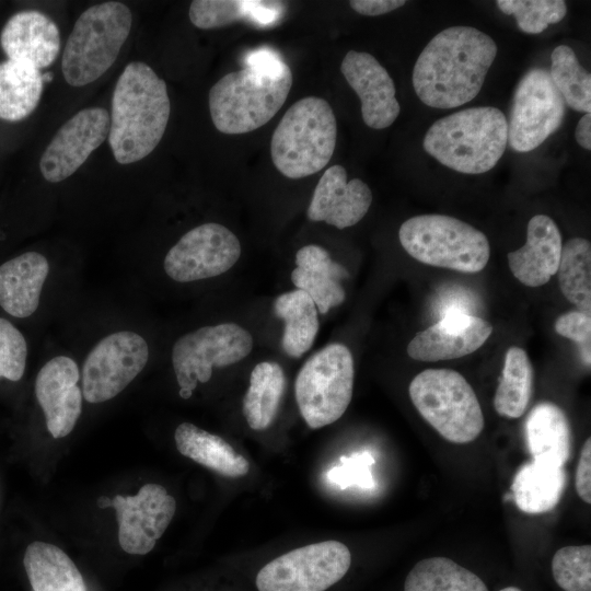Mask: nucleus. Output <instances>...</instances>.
<instances>
[{
  "label": "nucleus",
  "mask_w": 591,
  "mask_h": 591,
  "mask_svg": "<svg viewBox=\"0 0 591 591\" xmlns=\"http://www.w3.org/2000/svg\"><path fill=\"white\" fill-rule=\"evenodd\" d=\"M567 483L564 466L532 461L523 464L513 478L511 497L517 507L530 514L554 509Z\"/></svg>",
  "instance_id": "bb28decb"
},
{
  "label": "nucleus",
  "mask_w": 591,
  "mask_h": 591,
  "mask_svg": "<svg viewBox=\"0 0 591 591\" xmlns=\"http://www.w3.org/2000/svg\"><path fill=\"white\" fill-rule=\"evenodd\" d=\"M576 490L588 505L591 503V439L588 438L580 451L576 471Z\"/></svg>",
  "instance_id": "79ce46f5"
},
{
  "label": "nucleus",
  "mask_w": 591,
  "mask_h": 591,
  "mask_svg": "<svg viewBox=\"0 0 591 591\" xmlns=\"http://www.w3.org/2000/svg\"><path fill=\"white\" fill-rule=\"evenodd\" d=\"M285 387L286 376L279 363L263 361L254 367L243 397V415L253 430H264L271 425Z\"/></svg>",
  "instance_id": "2f4dec72"
},
{
  "label": "nucleus",
  "mask_w": 591,
  "mask_h": 591,
  "mask_svg": "<svg viewBox=\"0 0 591 591\" xmlns=\"http://www.w3.org/2000/svg\"><path fill=\"white\" fill-rule=\"evenodd\" d=\"M561 248V234L555 221L546 215L533 216L525 244L508 253L510 270L528 287L543 286L557 274Z\"/></svg>",
  "instance_id": "412c9836"
},
{
  "label": "nucleus",
  "mask_w": 591,
  "mask_h": 591,
  "mask_svg": "<svg viewBox=\"0 0 591 591\" xmlns=\"http://www.w3.org/2000/svg\"><path fill=\"white\" fill-rule=\"evenodd\" d=\"M351 554L338 541H325L290 551L257 573L258 591H325L348 571Z\"/></svg>",
  "instance_id": "9b49d317"
},
{
  "label": "nucleus",
  "mask_w": 591,
  "mask_h": 591,
  "mask_svg": "<svg viewBox=\"0 0 591 591\" xmlns=\"http://www.w3.org/2000/svg\"><path fill=\"white\" fill-rule=\"evenodd\" d=\"M171 113L166 83L144 62H129L112 97L108 142L119 164L138 162L161 141Z\"/></svg>",
  "instance_id": "7ed1b4c3"
},
{
  "label": "nucleus",
  "mask_w": 591,
  "mask_h": 591,
  "mask_svg": "<svg viewBox=\"0 0 591 591\" xmlns=\"http://www.w3.org/2000/svg\"><path fill=\"white\" fill-rule=\"evenodd\" d=\"M111 500L112 499H109L107 497H101L97 500V505H99L100 508H107V507H111Z\"/></svg>",
  "instance_id": "a18cd8bd"
},
{
  "label": "nucleus",
  "mask_w": 591,
  "mask_h": 591,
  "mask_svg": "<svg viewBox=\"0 0 591 591\" xmlns=\"http://www.w3.org/2000/svg\"><path fill=\"white\" fill-rule=\"evenodd\" d=\"M27 345L21 332L0 317V378L19 381L24 373Z\"/></svg>",
  "instance_id": "58836bf2"
},
{
  "label": "nucleus",
  "mask_w": 591,
  "mask_h": 591,
  "mask_svg": "<svg viewBox=\"0 0 591 591\" xmlns=\"http://www.w3.org/2000/svg\"><path fill=\"white\" fill-rule=\"evenodd\" d=\"M548 72L566 104L577 112L590 113L591 76L569 46L559 45L553 50Z\"/></svg>",
  "instance_id": "c9c22d12"
},
{
  "label": "nucleus",
  "mask_w": 591,
  "mask_h": 591,
  "mask_svg": "<svg viewBox=\"0 0 591 591\" xmlns=\"http://www.w3.org/2000/svg\"><path fill=\"white\" fill-rule=\"evenodd\" d=\"M409 397L422 418L445 440L474 441L483 431L484 415L465 378L450 369H427L409 384Z\"/></svg>",
  "instance_id": "6e6552de"
},
{
  "label": "nucleus",
  "mask_w": 591,
  "mask_h": 591,
  "mask_svg": "<svg viewBox=\"0 0 591 591\" xmlns=\"http://www.w3.org/2000/svg\"><path fill=\"white\" fill-rule=\"evenodd\" d=\"M241 256L237 236L220 223H204L186 232L164 258L166 275L177 282L217 277Z\"/></svg>",
  "instance_id": "4468645a"
},
{
  "label": "nucleus",
  "mask_w": 591,
  "mask_h": 591,
  "mask_svg": "<svg viewBox=\"0 0 591 591\" xmlns=\"http://www.w3.org/2000/svg\"><path fill=\"white\" fill-rule=\"evenodd\" d=\"M406 3L404 0H351L349 5L357 13L376 16L394 11Z\"/></svg>",
  "instance_id": "37998d69"
},
{
  "label": "nucleus",
  "mask_w": 591,
  "mask_h": 591,
  "mask_svg": "<svg viewBox=\"0 0 591 591\" xmlns=\"http://www.w3.org/2000/svg\"><path fill=\"white\" fill-rule=\"evenodd\" d=\"M496 4L505 14L513 15L519 28L528 34L542 33L567 14L563 0H498Z\"/></svg>",
  "instance_id": "e433bc0d"
},
{
  "label": "nucleus",
  "mask_w": 591,
  "mask_h": 591,
  "mask_svg": "<svg viewBox=\"0 0 591 591\" xmlns=\"http://www.w3.org/2000/svg\"><path fill=\"white\" fill-rule=\"evenodd\" d=\"M43 73L27 61L0 62V118L19 121L37 107L43 92Z\"/></svg>",
  "instance_id": "c756f323"
},
{
  "label": "nucleus",
  "mask_w": 591,
  "mask_h": 591,
  "mask_svg": "<svg viewBox=\"0 0 591 591\" xmlns=\"http://www.w3.org/2000/svg\"><path fill=\"white\" fill-rule=\"evenodd\" d=\"M42 77H43V81H44V83H45V82H47V81H48V82L51 81L54 74H53V72H48V73H44Z\"/></svg>",
  "instance_id": "49530a36"
},
{
  "label": "nucleus",
  "mask_w": 591,
  "mask_h": 591,
  "mask_svg": "<svg viewBox=\"0 0 591 591\" xmlns=\"http://www.w3.org/2000/svg\"><path fill=\"white\" fill-rule=\"evenodd\" d=\"M499 591H522V590L517 587H506Z\"/></svg>",
  "instance_id": "de8ad7c7"
},
{
  "label": "nucleus",
  "mask_w": 591,
  "mask_h": 591,
  "mask_svg": "<svg viewBox=\"0 0 591 591\" xmlns=\"http://www.w3.org/2000/svg\"><path fill=\"white\" fill-rule=\"evenodd\" d=\"M493 333V326L478 316L452 311L426 329L418 332L407 346V354L418 361L450 360L476 351Z\"/></svg>",
  "instance_id": "f3484780"
},
{
  "label": "nucleus",
  "mask_w": 591,
  "mask_h": 591,
  "mask_svg": "<svg viewBox=\"0 0 591 591\" xmlns=\"http://www.w3.org/2000/svg\"><path fill=\"white\" fill-rule=\"evenodd\" d=\"M148 344L131 331H119L100 340L82 367L83 397L102 403L119 394L146 367Z\"/></svg>",
  "instance_id": "ddd939ff"
},
{
  "label": "nucleus",
  "mask_w": 591,
  "mask_h": 591,
  "mask_svg": "<svg viewBox=\"0 0 591 591\" xmlns=\"http://www.w3.org/2000/svg\"><path fill=\"white\" fill-rule=\"evenodd\" d=\"M591 115L590 113L584 114L577 124L575 130V138L578 144L583 149H591Z\"/></svg>",
  "instance_id": "c03bdc74"
},
{
  "label": "nucleus",
  "mask_w": 591,
  "mask_h": 591,
  "mask_svg": "<svg viewBox=\"0 0 591 591\" xmlns=\"http://www.w3.org/2000/svg\"><path fill=\"white\" fill-rule=\"evenodd\" d=\"M244 68L230 72L209 91L215 127L225 135L253 131L268 123L282 107L292 86V72L270 47L246 53Z\"/></svg>",
  "instance_id": "f03ea898"
},
{
  "label": "nucleus",
  "mask_w": 591,
  "mask_h": 591,
  "mask_svg": "<svg viewBox=\"0 0 591 591\" xmlns=\"http://www.w3.org/2000/svg\"><path fill=\"white\" fill-rule=\"evenodd\" d=\"M560 336L581 345L584 363L590 367L591 317L590 313L572 311L560 315L555 322Z\"/></svg>",
  "instance_id": "a19ab883"
},
{
  "label": "nucleus",
  "mask_w": 591,
  "mask_h": 591,
  "mask_svg": "<svg viewBox=\"0 0 591 591\" xmlns=\"http://www.w3.org/2000/svg\"><path fill=\"white\" fill-rule=\"evenodd\" d=\"M336 139V117L328 102L304 97L293 103L277 125L270 141L271 160L286 177H306L326 166Z\"/></svg>",
  "instance_id": "39448f33"
},
{
  "label": "nucleus",
  "mask_w": 591,
  "mask_h": 591,
  "mask_svg": "<svg viewBox=\"0 0 591 591\" xmlns=\"http://www.w3.org/2000/svg\"><path fill=\"white\" fill-rule=\"evenodd\" d=\"M559 287L565 298L580 311H591V244L583 237L568 240L558 265Z\"/></svg>",
  "instance_id": "f704fd0d"
},
{
  "label": "nucleus",
  "mask_w": 591,
  "mask_h": 591,
  "mask_svg": "<svg viewBox=\"0 0 591 591\" xmlns=\"http://www.w3.org/2000/svg\"><path fill=\"white\" fill-rule=\"evenodd\" d=\"M23 564L32 591H86L74 563L53 544L39 541L31 543Z\"/></svg>",
  "instance_id": "c85d7f7f"
},
{
  "label": "nucleus",
  "mask_w": 591,
  "mask_h": 591,
  "mask_svg": "<svg viewBox=\"0 0 591 591\" xmlns=\"http://www.w3.org/2000/svg\"><path fill=\"white\" fill-rule=\"evenodd\" d=\"M354 359L343 344L325 346L301 367L294 382L300 414L312 429L338 420L348 408L354 389Z\"/></svg>",
  "instance_id": "1a4fd4ad"
},
{
  "label": "nucleus",
  "mask_w": 591,
  "mask_h": 591,
  "mask_svg": "<svg viewBox=\"0 0 591 591\" xmlns=\"http://www.w3.org/2000/svg\"><path fill=\"white\" fill-rule=\"evenodd\" d=\"M0 44L8 59L27 61L40 70L50 66L59 54V28L39 11H20L4 24Z\"/></svg>",
  "instance_id": "4be33fe9"
},
{
  "label": "nucleus",
  "mask_w": 591,
  "mask_h": 591,
  "mask_svg": "<svg viewBox=\"0 0 591 591\" xmlns=\"http://www.w3.org/2000/svg\"><path fill=\"white\" fill-rule=\"evenodd\" d=\"M286 12V3L260 0H194L189 20L198 28H219L237 21L258 27L276 25Z\"/></svg>",
  "instance_id": "a878e982"
},
{
  "label": "nucleus",
  "mask_w": 591,
  "mask_h": 591,
  "mask_svg": "<svg viewBox=\"0 0 591 591\" xmlns=\"http://www.w3.org/2000/svg\"><path fill=\"white\" fill-rule=\"evenodd\" d=\"M525 439L533 461L564 466L571 454V429L564 410L542 402L526 417Z\"/></svg>",
  "instance_id": "393cba45"
},
{
  "label": "nucleus",
  "mask_w": 591,
  "mask_h": 591,
  "mask_svg": "<svg viewBox=\"0 0 591 591\" xmlns=\"http://www.w3.org/2000/svg\"><path fill=\"white\" fill-rule=\"evenodd\" d=\"M554 580L564 591H591V546H565L552 559Z\"/></svg>",
  "instance_id": "4c0bfd02"
},
{
  "label": "nucleus",
  "mask_w": 591,
  "mask_h": 591,
  "mask_svg": "<svg viewBox=\"0 0 591 591\" xmlns=\"http://www.w3.org/2000/svg\"><path fill=\"white\" fill-rule=\"evenodd\" d=\"M253 349L248 331L234 323L204 326L181 336L172 348V364L179 396L188 399L197 383H206L212 368L234 364Z\"/></svg>",
  "instance_id": "9d476101"
},
{
  "label": "nucleus",
  "mask_w": 591,
  "mask_h": 591,
  "mask_svg": "<svg viewBox=\"0 0 591 591\" xmlns=\"http://www.w3.org/2000/svg\"><path fill=\"white\" fill-rule=\"evenodd\" d=\"M533 384L534 371L528 354L520 347H510L494 397L497 414L509 419L521 417L531 401Z\"/></svg>",
  "instance_id": "473e14b6"
},
{
  "label": "nucleus",
  "mask_w": 591,
  "mask_h": 591,
  "mask_svg": "<svg viewBox=\"0 0 591 591\" xmlns=\"http://www.w3.org/2000/svg\"><path fill=\"white\" fill-rule=\"evenodd\" d=\"M372 202L369 186L359 178L347 181L343 165L328 167L320 178L308 208L311 221H324L337 229L358 223Z\"/></svg>",
  "instance_id": "aec40b11"
},
{
  "label": "nucleus",
  "mask_w": 591,
  "mask_h": 591,
  "mask_svg": "<svg viewBox=\"0 0 591 591\" xmlns=\"http://www.w3.org/2000/svg\"><path fill=\"white\" fill-rule=\"evenodd\" d=\"M296 265L292 283L311 297L317 312L326 314L344 302L346 292L340 280L348 277V273L325 248L315 244L301 247L296 254Z\"/></svg>",
  "instance_id": "5701e85b"
},
{
  "label": "nucleus",
  "mask_w": 591,
  "mask_h": 591,
  "mask_svg": "<svg viewBox=\"0 0 591 591\" xmlns=\"http://www.w3.org/2000/svg\"><path fill=\"white\" fill-rule=\"evenodd\" d=\"M49 273L47 258L26 252L0 266V305L12 316L24 318L38 308L43 285Z\"/></svg>",
  "instance_id": "b1692460"
},
{
  "label": "nucleus",
  "mask_w": 591,
  "mask_h": 591,
  "mask_svg": "<svg viewBox=\"0 0 591 591\" xmlns=\"http://www.w3.org/2000/svg\"><path fill=\"white\" fill-rule=\"evenodd\" d=\"M118 521V542L128 554L144 555L171 523L176 501L158 484L143 485L135 496L117 495L111 500Z\"/></svg>",
  "instance_id": "2eb2a0df"
},
{
  "label": "nucleus",
  "mask_w": 591,
  "mask_h": 591,
  "mask_svg": "<svg viewBox=\"0 0 591 591\" xmlns=\"http://www.w3.org/2000/svg\"><path fill=\"white\" fill-rule=\"evenodd\" d=\"M566 103L549 72L531 68L513 93L508 124V142L517 152H529L542 144L563 124Z\"/></svg>",
  "instance_id": "f8f14e48"
},
{
  "label": "nucleus",
  "mask_w": 591,
  "mask_h": 591,
  "mask_svg": "<svg viewBox=\"0 0 591 591\" xmlns=\"http://www.w3.org/2000/svg\"><path fill=\"white\" fill-rule=\"evenodd\" d=\"M79 378L76 361L67 356L50 359L36 376V398L44 412L47 429L56 439L68 436L81 415Z\"/></svg>",
  "instance_id": "a211bd4d"
},
{
  "label": "nucleus",
  "mask_w": 591,
  "mask_h": 591,
  "mask_svg": "<svg viewBox=\"0 0 591 591\" xmlns=\"http://www.w3.org/2000/svg\"><path fill=\"white\" fill-rule=\"evenodd\" d=\"M275 314L285 322L282 348L300 358L313 345L318 332L317 309L311 297L296 289L280 294L274 303Z\"/></svg>",
  "instance_id": "7c9ffc66"
},
{
  "label": "nucleus",
  "mask_w": 591,
  "mask_h": 591,
  "mask_svg": "<svg viewBox=\"0 0 591 591\" xmlns=\"http://www.w3.org/2000/svg\"><path fill=\"white\" fill-rule=\"evenodd\" d=\"M404 591H488L471 570L447 557L419 560L408 572Z\"/></svg>",
  "instance_id": "72a5a7b5"
},
{
  "label": "nucleus",
  "mask_w": 591,
  "mask_h": 591,
  "mask_svg": "<svg viewBox=\"0 0 591 591\" xmlns=\"http://www.w3.org/2000/svg\"><path fill=\"white\" fill-rule=\"evenodd\" d=\"M497 50L494 39L475 27L441 31L414 66L412 81L417 96L427 106L441 109L468 103L479 93Z\"/></svg>",
  "instance_id": "f257e3e1"
},
{
  "label": "nucleus",
  "mask_w": 591,
  "mask_h": 591,
  "mask_svg": "<svg viewBox=\"0 0 591 591\" xmlns=\"http://www.w3.org/2000/svg\"><path fill=\"white\" fill-rule=\"evenodd\" d=\"M507 144V118L493 106L471 107L438 119L422 142L425 151L438 162L465 174L490 171Z\"/></svg>",
  "instance_id": "20e7f679"
},
{
  "label": "nucleus",
  "mask_w": 591,
  "mask_h": 591,
  "mask_svg": "<svg viewBox=\"0 0 591 591\" xmlns=\"http://www.w3.org/2000/svg\"><path fill=\"white\" fill-rule=\"evenodd\" d=\"M340 71L361 101L364 124L373 129L391 126L401 112L394 82L386 69L370 54L349 50Z\"/></svg>",
  "instance_id": "6ab92c4d"
},
{
  "label": "nucleus",
  "mask_w": 591,
  "mask_h": 591,
  "mask_svg": "<svg viewBox=\"0 0 591 591\" xmlns=\"http://www.w3.org/2000/svg\"><path fill=\"white\" fill-rule=\"evenodd\" d=\"M404 250L426 265L461 273H478L490 256L486 235L473 225L445 215H420L402 223Z\"/></svg>",
  "instance_id": "0eeeda50"
},
{
  "label": "nucleus",
  "mask_w": 591,
  "mask_h": 591,
  "mask_svg": "<svg viewBox=\"0 0 591 591\" xmlns=\"http://www.w3.org/2000/svg\"><path fill=\"white\" fill-rule=\"evenodd\" d=\"M179 453L227 477L247 474L250 463L221 437L190 422L181 424L174 433Z\"/></svg>",
  "instance_id": "cd10ccee"
},
{
  "label": "nucleus",
  "mask_w": 591,
  "mask_h": 591,
  "mask_svg": "<svg viewBox=\"0 0 591 591\" xmlns=\"http://www.w3.org/2000/svg\"><path fill=\"white\" fill-rule=\"evenodd\" d=\"M373 463L374 459L368 452L341 456L339 464L327 473L328 480L341 489L351 486L373 488L375 484L370 470Z\"/></svg>",
  "instance_id": "ea45409f"
},
{
  "label": "nucleus",
  "mask_w": 591,
  "mask_h": 591,
  "mask_svg": "<svg viewBox=\"0 0 591 591\" xmlns=\"http://www.w3.org/2000/svg\"><path fill=\"white\" fill-rule=\"evenodd\" d=\"M131 23V11L118 1L97 3L82 12L61 58L67 83L83 86L104 74L118 57Z\"/></svg>",
  "instance_id": "423d86ee"
},
{
  "label": "nucleus",
  "mask_w": 591,
  "mask_h": 591,
  "mask_svg": "<svg viewBox=\"0 0 591 591\" xmlns=\"http://www.w3.org/2000/svg\"><path fill=\"white\" fill-rule=\"evenodd\" d=\"M109 115L103 107L81 109L66 121L39 160L43 177L59 183L71 176L108 137Z\"/></svg>",
  "instance_id": "dca6fc26"
}]
</instances>
